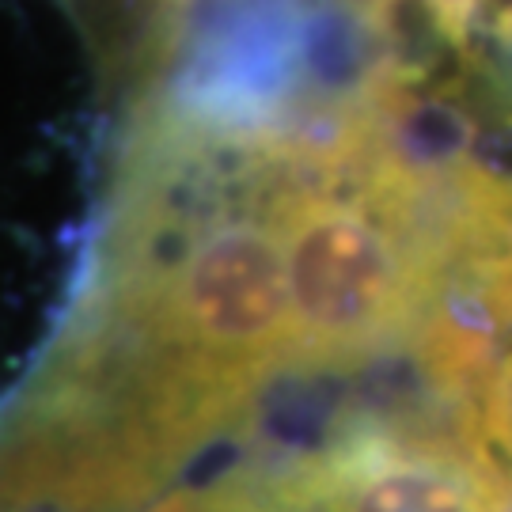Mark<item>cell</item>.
<instances>
[{"instance_id": "obj_1", "label": "cell", "mask_w": 512, "mask_h": 512, "mask_svg": "<svg viewBox=\"0 0 512 512\" xmlns=\"http://www.w3.org/2000/svg\"><path fill=\"white\" fill-rule=\"evenodd\" d=\"M148 512H512V467L475 406L418 399L327 440L160 497Z\"/></svg>"}, {"instance_id": "obj_2", "label": "cell", "mask_w": 512, "mask_h": 512, "mask_svg": "<svg viewBox=\"0 0 512 512\" xmlns=\"http://www.w3.org/2000/svg\"><path fill=\"white\" fill-rule=\"evenodd\" d=\"M304 23L293 0H251L198 42L179 80V107L217 133H262L304 76Z\"/></svg>"}, {"instance_id": "obj_3", "label": "cell", "mask_w": 512, "mask_h": 512, "mask_svg": "<svg viewBox=\"0 0 512 512\" xmlns=\"http://www.w3.org/2000/svg\"><path fill=\"white\" fill-rule=\"evenodd\" d=\"M421 8H425V16L433 19V27H437L440 35L448 38L456 50L467 54L471 31H475L478 19H482L486 0H421Z\"/></svg>"}]
</instances>
